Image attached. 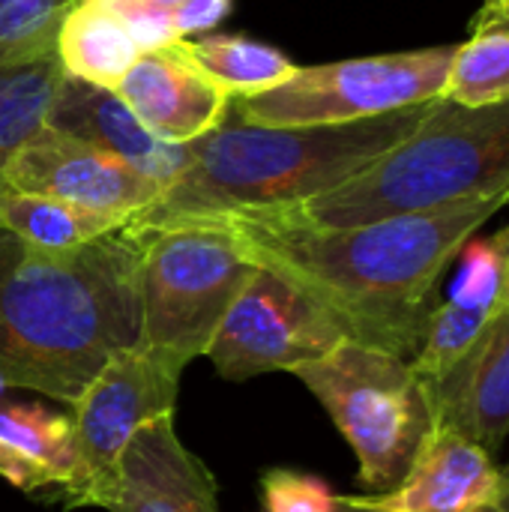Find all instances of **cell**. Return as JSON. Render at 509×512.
<instances>
[{
    "label": "cell",
    "instance_id": "1",
    "mask_svg": "<svg viewBox=\"0 0 509 512\" xmlns=\"http://www.w3.org/2000/svg\"><path fill=\"white\" fill-rule=\"evenodd\" d=\"M507 204L509 195H489L351 228H315L267 210L204 219L222 222L258 267L312 294L348 339L411 360L447 267Z\"/></svg>",
    "mask_w": 509,
    "mask_h": 512
},
{
    "label": "cell",
    "instance_id": "2",
    "mask_svg": "<svg viewBox=\"0 0 509 512\" xmlns=\"http://www.w3.org/2000/svg\"><path fill=\"white\" fill-rule=\"evenodd\" d=\"M141 339L138 237L126 225L72 252L0 231V378L75 405L105 360Z\"/></svg>",
    "mask_w": 509,
    "mask_h": 512
},
{
    "label": "cell",
    "instance_id": "3",
    "mask_svg": "<svg viewBox=\"0 0 509 512\" xmlns=\"http://www.w3.org/2000/svg\"><path fill=\"white\" fill-rule=\"evenodd\" d=\"M432 102L333 126H249L228 114L183 144L180 174L132 225L288 207L330 192L405 141Z\"/></svg>",
    "mask_w": 509,
    "mask_h": 512
},
{
    "label": "cell",
    "instance_id": "4",
    "mask_svg": "<svg viewBox=\"0 0 509 512\" xmlns=\"http://www.w3.org/2000/svg\"><path fill=\"white\" fill-rule=\"evenodd\" d=\"M489 195H509V99L471 108L441 96L417 129L372 165L330 192L267 213L315 228H351Z\"/></svg>",
    "mask_w": 509,
    "mask_h": 512
},
{
    "label": "cell",
    "instance_id": "5",
    "mask_svg": "<svg viewBox=\"0 0 509 512\" xmlns=\"http://www.w3.org/2000/svg\"><path fill=\"white\" fill-rule=\"evenodd\" d=\"M138 237L141 345L183 366L207 357L231 303L258 264L216 219L132 225Z\"/></svg>",
    "mask_w": 509,
    "mask_h": 512
},
{
    "label": "cell",
    "instance_id": "6",
    "mask_svg": "<svg viewBox=\"0 0 509 512\" xmlns=\"http://www.w3.org/2000/svg\"><path fill=\"white\" fill-rule=\"evenodd\" d=\"M294 375L354 450L363 495L396 489L435 432L426 381L411 363L345 339Z\"/></svg>",
    "mask_w": 509,
    "mask_h": 512
},
{
    "label": "cell",
    "instance_id": "7",
    "mask_svg": "<svg viewBox=\"0 0 509 512\" xmlns=\"http://www.w3.org/2000/svg\"><path fill=\"white\" fill-rule=\"evenodd\" d=\"M456 45L297 66L288 81L237 99L249 126H333L414 108L444 96Z\"/></svg>",
    "mask_w": 509,
    "mask_h": 512
},
{
    "label": "cell",
    "instance_id": "8",
    "mask_svg": "<svg viewBox=\"0 0 509 512\" xmlns=\"http://www.w3.org/2000/svg\"><path fill=\"white\" fill-rule=\"evenodd\" d=\"M348 330L291 279L258 267L219 324L207 357L228 381L294 372L330 354Z\"/></svg>",
    "mask_w": 509,
    "mask_h": 512
},
{
    "label": "cell",
    "instance_id": "9",
    "mask_svg": "<svg viewBox=\"0 0 509 512\" xmlns=\"http://www.w3.org/2000/svg\"><path fill=\"white\" fill-rule=\"evenodd\" d=\"M183 369L180 360L141 342L105 360L72 405L78 480L63 492L66 507H90L129 438L144 423L174 414Z\"/></svg>",
    "mask_w": 509,
    "mask_h": 512
},
{
    "label": "cell",
    "instance_id": "10",
    "mask_svg": "<svg viewBox=\"0 0 509 512\" xmlns=\"http://www.w3.org/2000/svg\"><path fill=\"white\" fill-rule=\"evenodd\" d=\"M0 186L51 195L126 222L162 198V186L126 159L48 123L12 153L0 171Z\"/></svg>",
    "mask_w": 509,
    "mask_h": 512
},
{
    "label": "cell",
    "instance_id": "11",
    "mask_svg": "<svg viewBox=\"0 0 509 512\" xmlns=\"http://www.w3.org/2000/svg\"><path fill=\"white\" fill-rule=\"evenodd\" d=\"M105 512H219V489L177 435L174 414L144 423L93 492Z\"/></svg>",
    "mask_w": 509,
    "mask_h": 512
},
{
    "label": "cell",
    "instance_id": "12",
    "mask_svg": "<svg viewBox=\"0 0 509 512\" xmlns=\"http://www.w3.org/2000/svg\"><path fill=\"white\" fill-rule=\"evenodd\" d=\"M507 498V474L480 444L435 429L402 483L384 495H345L375 512H486Z\"/></svg>",
    "mask_w": 509,
    "mask_h": 512
},
{
    "label": "cell",
    "instance_id": "13",
    "mask_svg": "<svg viewBox=\"0 0 509 512\" xmlns=\"http://www.w3.org/2000/svg\"><path fill=\"white\" fill-rule=\"evenodd\" d=\"M435 429L456 432L492 456L509 438V309L438 378L426 381Z\"/></svg>",
    "mask_w": 509,
    "mask_h": 512
},
{
    "label": "cell",
    "instance_id": "14",
    "mask_svg": "<svg viewBox=\"0 0 509 512\" xmlns=\"http://www.w3.org/2000/svg\"><path fill=\"white\" fill-rule=\"evenodd\" d=\"M114 93L153 138L177 147L213 132L231 102L174 45L141 51Z\"/></svg>",
    "mask_w": 509,
    "mask_h": 512
},
{
    "label": "cell",
    "instance_id": "15",
    "mask_svg": "<svg viewBox=\"0 0 509 512\" xmlns=\"http://www.w3.org/2000/svg\"><path fill=\"white\" fill-rule=\"evenodd\" d=\"M507 255L509 225L492 237H471L465 243L450 297L432 309L420 351L408 360L423 381L444 375L501 312Z\"/></svg>",
    "mask_w": 509,
    "mask_h": 512
},
{
    "label": "cell",
    "instance_id": "16",
    "mask_svg": "<svg viewBox=\"0 0 509 512\" xmlns=\"http://www.w3.org/2000/svg\"><path fill=\"white\" fill-rule=\"evenodd\" d=\"M45 123L126 159L132 168L156 180L162 192L183 168V147L153 138L114 90L72 75L63 78Z\"/></svg>",
    "mask_w": 509,
    "mask_h": 512
},
{
    "label": "cell",
    "instance_id": "17",
    "mask_svg": "<svg viewBox=\"0 0 509 512\" xmlns=\"http://www.w3.org/2000/svg\"><path fill=\"white\" fill-rule=\"evenodd\" d=\"M135 33L93 0H75L57 33V57L66 75L114 90L141 57Z\"/></svg>",
    "mask_w": 509,
    "mask_h": 512
},
{
    "label": "cell",
    "instance_id": "18",
    "mask_svg": "<svg viewBox=\"0 0 509 512\" xmlns=\"http://www.w3.org/2000/svg\"><path fill=\"white\" fill-rule=\"evenodd\" d=\"M120 216H108L51 195L18 192L0 186V231L45 252H72L105 234L126 228Z\"/></svg>",
    "mask_w": 509,
    "mask_h": 512
},
{
    "label": "cell",
    "instance_id": "19",
    "mask_svg": "<svg viewBox=\"0 0 509 512\" xmlns=\"http://www.w3.org/2000/svg\"><path fill=\"white\" fill-rule=\"evenodd\" d=\"M171 45L228 99H246L273 90L297 69V63H291L282 51L249 36H189Z\"/></svg>",
    "mask_w": 509,
    "mask_h": 512
},
{
    "label": "cell",
    "instance_id": "20",
    "mask_svg": "<svg viewBox=\"0 0 509 512\" xmlns=\"http://www.w3.org/2000/svg\"><path fill=\"white\" fill-rule=\"evenodd\" d=\"M66 78V69L57 51L0 69V171L12 159V153L33 138L45 120L48 108Z\"/></svg>",
    "mask_w": 509,
    "mask_h": 512
},
{
    "label": "cell",
    "instance_id": "21",
    "mask_svg": "<svg viewBox=\"0 0 509 512\" xmlns=\"http://www.w3.org/2000/svg\"><path fill=\"white\" fill-rule=\"evenodd\" d=\"M0 441L42 468L60 492L78 480L72 417L42 405H0Z\"/></svg>",
    "mask_w": 509,
    "mask_h": 512
},
{
    "label": "cell",
    "instance_id": "22",
    "mask_svg": "<svg viewBox=\"0 0 509 512\" xmlns=\"http://www.w3.org/2000/svg\"><path fill=\"white\" fill-rule=\"evenodd\" d=\"M444 99L459 105H495L509 99V21L471 27V36L453 48Z\"/></svg>",
    "mask_w": 509,
    "mask_h": 512
},
{
    "label": "cell",
    "instance_id": "23",
    "mask_svg": "<svg viewBox=\"0 0 509 512\" xmlns=\"http://www.w3.org/2000/svg\"><path fill=\"white\" fill-rule=\"evenodd\" d=\"M93 3L117 15L135 33L144 51L210 30L231 9V0H93Z\"/></svg>",
    "mask_w": 509,
    "mask_h": 512
},
{
    "label": "cell",
    "instance_id": "24",
    "mask_svg": "<svg viewBox=\"0 0 509 512\" xmlns=\"http://www.w3.org/2000/svg\"><path fill=\"white\" fill-rule=\"evenodd\" d=\"M75 0H0V69L57 51V33Z\"/></svg>",
    "mask_w": 509,
    "mask_h": 512
},
{
    "label": "cell",
    "instance_id": "25",
    "mask_svg": "<svg viewBox=\"0 0 509 512\" xmlns=\"http://www.w3.org/2000/svg\"><path fill=\"white\" fill-rule=\"evenodd\" d=\"M264 512H342L339 495L315 474L273 468L261 477Z\"/></svg>",
    "mask_w": 509,
    "mask_h": 512
},
{
    "label": "cell",
    "instance_id": "26",
    "mask_svg": "<svg viewBox=\"0 0 509 512\" xmlns=\"http://www.w3.org/2000/svg\"><path fill=\"white\" fill-rule=\"evenodd\" d=\"M0 477L18 492H39V489L51 486V480L42 468H36L30 459H24L3 441H0Z\"/></svg>",
    "mask_w": 509,
    "mask_h": 512
},
{
    "label": "cell",
    "instance_id": "27",
    "mask_svg": "<svg viewBox=\"0 0 509 512\" xmlns=\"http://www.w3.org/2000/svg\"><path fill=\"white\" fill-rule=\"evenodd\" d=\"M492 21H509V0H483L477 15L471 18V27L492 24Z\"/></svg>",
    "mask_w": 509,
    "mask_h": 512
},
{
    "label": "cell",
    "instance_id": "28",
    "mask_svg": "<svg viewBox=\"0 0 509 512\" xmlns=\"http://www.w3.org/2000/svg\"><path fill=\"white\" fill-rule=\"evenodd\" d=\"M504 474H507V498H504V504H501V507H495V510H486V512H509V465L504 468ZM339 501H342V512H375V510H363V507L348 504V501H345V495H339Z\"/></svg>",
    "mask_w": 509,
    "mask_h": 512
},
{
    "label": "cell",
    "instance_id": "29",
    "mask_svg": "<svg viewBox=\"0 0 509 512\" xmlns=\"http://www.w3.org/2000/svg\"><path fill=\"white\" fill-rule=\"evenodd\" d=\"M501 309H509V255H507V279H504V297H501Z\"/></svg>",
    "mask_w": 509,
    "mask_h": 512
},
{
    "label": "cell",
    "instance_id": "30",
    "mask_svg": "<svg viewBox=\"0 0 509 512\" xmlns=\"http://www.w3.org/2000/svg\"><path fill=\"white\" fill-rule=\"evenodd\" d=\"M6 390H9V384H6V381L0 378V399H3V393H6Z\"/></svg>",
    "mask_w": 509,
    "mask_h": 512
}]
</instances>
